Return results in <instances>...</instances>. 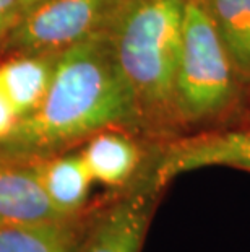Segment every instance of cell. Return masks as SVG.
I'll return each mask as SVG.
<instances>
[{
	"label": "cell",
	"instance_id": "cell-14",
	"mask_svg": "<svg viewBox=\"0 0 250 252\" xmlns=\"http://www.w3.org/2000/svg\"><path fill=\"white\" fill-rule=\"evenodd\" d=\"M20 116L13 104L10 103L7 94L0 88V143H3L15 132L20 124Z\"/></svg>",
	"mask_w": 250,
	"mask_h": 252
},
{
	"label": "cell",
	"instance_id": "cell-6",
	"mask_svg": "<svg viewBox=\"0 0 250 252\" xmlns=\"http://www.w3.org/2000/svg\"><path fill=\"white\" fill-rule=\"evenodd\" d=\"M148 161L145 171L122 195L99 207L77 252H141L163 192Z\"/></svg>",
	"mask_w": 250,
	"mask_h": 252
},
{
	"label": "cell",
	"instance_id": "cell-8",
	"mask_svg": "<svg viewBox=\"0 0 250 252\" xmlns=\"http://www.w3.org/2000/svg\"><path fill=\"white\" fill-rule=\"evenodd\" d=\"M67 217L51 202L31 159L0 153V226Z\"/></svg>",
	"mask_w": 250,
	"mask_h": 252
},
{
	"label": "cell",
	"instance_id": "cell-2",
	"mask_svg": "<svg viewBox=\"0 0 250 252\" xmlns=\"http://www.w3.org/2000/svg\"><path fill=\"white\" fill-rule=\"evenodd\" d=\"M187 0H119L108 34L134 94L138 133L151 145L180 135L175 112Z\"/></svg>",
	"mask_w": 250,
	"mask_h": 252
},
{
	"label": "cell",
	"instance_id": "cell-4",
	"mask_svg": "<svg viewBox=\"0 0 250 252\" xmlns=\"http://www.w3.org/2000/svg\"><path fill=\"white\" fill-rule=\"evenodd\" d=\"M119 0H39L7 44L18 54H60L108 30Z\"/></svg>",
	"mask_w": 250,
	"mask_h": 252
},
{
	"label": "cell",
	"instance_id": "cell-1",
	"mask_svg": "<svg viewBox=\"0 0 250 252\" xmlns=\"http://www.w3.org/2000/svg\"><path fill=\"white\" fill-rule=\"evenodd\" d=\"M108 128L138 133V112L111 36L101 31L57 56L44 101L0 143V153L49 157Z\"/></svg>",
	"mask_w": 250,
	"mask_h": 252
},
{
	"label": "cell",
	"instance_id": "cell-15",
	"mask_svg": "<svg viewBox=\"0 0 250 252\" xmlns=\"http://www.w3.org/2000/svg\"><path fill=\"white\" fill-rule=\"evenodd\" d=\"M38 2H39V0H26V5H28V10H29L31 7H33V5L38 3ZM28 10H26V12H28Z\"/></svg>",
	"mask_w": 250,
	"mask_h": 252
},
{
	"label": "cell",
	"instance_id": "cell-11",
	"mask_svg": "<svg viewBox=\"0 0 250 252\" xmlns=\"http://www.w3.org/2000/svg\"><path fill=\"white\" fill-rule=\"evenodd\" d=\"M58 54H18L0 63V88L20 119L29 116L44 101L51 87Z\"/></svg>",
	"mask_w": 250,
	"mask_h": 252
},
{
	"label": "cell",
	"instance_id": "cell-9",
	"mask_svg": "<svg viewBox=\"0 0 250 252\" xmlns=\"http://www.w3.org/2000/svg\"><path fill=\"white\" fill-rule=\"evenodd\" d=\"M99 207L54 221L0 226V252H77Z\"/></svg>",
	"mask_w": 250,
	"mask_h": 252
},
{
	"label": "cell",
	"instance_id": "cell-3",
	"mask_svg": "<svg viewBox=\"0 0 250 252\" xmlns=\"http://www.w3.org/2000/svg\"><path fill=\"white\" fill-rule=\"evenodd\" d=\"M242 90L213 21L198 0H187L175 77L180 135L224 126L237 109Z\"/></svg>",
	"mask_w": 250,
	"mask_h": 252
},
{
	"label": "cell",
	"instance_id": "cell-7",
	"mask_svg": "<svg viewBox=\"0 0 250 252\" xmlns=\"http://www.w3.org/2000/svg\"><path fill=\"white\" fill-rule=\"evenodd\" d=\"M93 182L109 189L124 190L140 178L151 157V145L145 148L125 128H108L84 142L82 152Z\"/></svg>",
	"mask_w": 250,
	"mask_h": 252
},
{
	"label": "cell",
	"instance_id": "cell-12",
	"mask_svg": "<svg viewBox=\"0 0 250 252\" xmlns=\"http://www.w3.org/2000/svg\"><path fill=\"white\" fill-rule=\"evenodd\" d=\"M231 57L244 88H250V0H198Z\"/></svg>",
	"mask_w": 250,
	"mask_h": 252
},
{
	"label": "cell",
	"instance_id": "cell-13",
	"mask_svg": "<svg viewBox=\"0 0 250 252\" xmlns=\"http://www.w3.org/2000/svg\"><path fill=\"white\" fill-rule=\"evenodd\" d=\"M26 10V0H0V44L8 41Z\"/></svg>",
	"mask_w": 250,
	"mask_h": 252
},
{
	"label": "cell",
	"instance_id": "cell-10",
	"mask_svg": "<svg viewBox=\"0 0 250 252\" xmlns=\"http://www.w3.org/2000/svg\"><path fill=\"white\" fill-rule=\"evenodd\" d=\"M31 163L57 210L68 217L86 210L93 179L82 155L62 152L31 158Z\"/></svg>",
	"mask_w": 250,
	"mask_h": 252
},
{
	"label": "cell",
	"instance_id": "cell-5",
	"mask_svg": "<svg viewBox=\"0 0 250 252\" xmlns=\"http://www.w3.org/2000/svg\"><path fill=\"white\" fill-rule=\"evenodd\" d=\"M151 171L163 186L190 171L226 166L250 173V119L151 145Z\"/></svg>",
	"mask_w": 250,
	"mask_h": 252
},
{
	"label": "cell",
	"instance_id": "cell-16",
	"mask_svg": "<svg viewBox=\"0 0 250 252\" xmlns=\"http://www.w3.org/2000/svg\"><path fill=\"white\" fill-rule=\"evenodd\" d=\"M249 119H250V117H249Z\"/></svg>",
	"mask_w": 250,
	"mask_h": 252
}]
</instances>
